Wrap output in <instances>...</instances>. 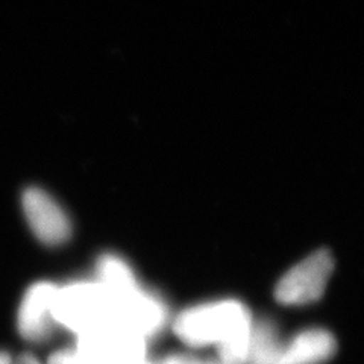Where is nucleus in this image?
<instances>
[{"label": "nucleus", "mask_w": 364, "mask_h": 364, "mask_svg": "<svg viewBox=\"0 0 364 364\" xmlns=\"http://www.w3.org/2000/svg\"><path fill=\"white\" fill-rule=\"evenodd\" d=\"M254 323L245 304L220 299L181 311L172 326L178 338L190 348L214 346L220 364H246Z\"/></svg>", "instance_id": "nucleus-1"}, {"label": "nucleus", "mask_w": 364, "mask_h": 364, "mask_svg": "<svg viewBox=\"0 0 364 364\" xmlns=\"http://www.w3.org/2000/svg\"><path fill=\"white\" fill-rule=\"evenodd\" d=\"M53 317L77 337L100 328L116 326V302L112 294L96 281H81L56 289Z\"/></svg>", "instance_id": "nucleus-2"}, {"label": "nucleus", "mask_w": 364, "mask_h": 364, "mask_svg": "<svg viewBox=\"0 0 364 364\" xmlns=\"http://www.w3.org/2000/svg\"><path fill=\"white\" fill-rule=\"evenodd\" d=\"M334 270L333 255L316 250L290 267L275 287V298L287 306H304L322 298Z\"/></svg>", "instance_id": "nucleus-3"}, {"label": "nucleus", "mask_w": 364, "mask_h": 364, "mask_svg": "<svg viewBox=\"0 0 364 364\" xmlns=\"http://www.w3.org/2000/svg\"><path fill=\"white\" fill-rule=\"evenodd\" d=\"M75 348L95 364H140L147 360V340L114 326L79 336Z\"/></svg>", "instance_id": "nucleus-4"}, {"label": "nucleus", "mask_w": 364, "mask_h": 364, "mask_svg": "<svg viewBox=\"0 0 364 364\" xmlns=\"http://www.w3.org/2000/svg\"><path fill=\"white\" fill-rule=\"evenodd\" d=\"M23 210L26 220L43 243L60 245L70 235V222L67 214L48 193L40 188H29L23 195Z\"/></svg>", "instance_id": "nucleus-5"}, {"label": "nucleus", "mask_w": 364, "mask_h": 364, "mask_svg": "<svg viewBox=\"0 0 364 364\" xmlns=\"http://www.w3.org/2000/svg\"><path fill=\"white\" fill-rule=\"evenodd\" d=\"M337 350L334 336L323 328H309L290 338L279 337L269 364H323Z\"/></svg>", "instance_id": "nucleus-6"}, {"label": "nucleus", "mask_w": 364, "mask_h": 364, "mask_svg": "<svg viewBox=\"0 0 364 364\" xmlns=\"http://www.w3.org/2000/svg\"><path fill=\"white\" fill-rule=\"evenodd\" d=\"M56 289L50 282H37L26 291L17 316V326L23 338L41 341L50 336L56 325L53 317Z\"/></svg>", "instance_id": "nucleus-7"}, {"label": "nucleus", "mask_w": 364, "mask_h": 364, "mask_svg": "<svg viewBox=\"0 0 364 364\" xmlns=\"http://www.w3.org/2000/svg\"><path fill=\"white\" fill-rule=\"evenodd\" d=\"M48 364H95L91 360H88L82 352H79L76 348L70 349H61L58 352L52 354Z\"/></svg>", "instance_id": "nucleus-8"}, {"label": "nucleus", "mask_w": 364, "mask_h": 364, "mask_svg": "<svg viewBox=\"0 0 364 364\" xmlns=\"http://www.w3.org/2000/svg\"><path fill=\"white\" fill-rule=\"evenodd\" d=\"M156 364H203L195 357L190 355H182V354H175V355H168L163 361H159Z\"/></svg>", "instance_id": "nucleus-9"}, {"label": "nucleus", "mask_w": 364, "mask_h": 364, "mask_svg": "<svg viewBox=\"0 0 364 364\" xmlns=\"http://www.w3.org/2000/svg\"><path fill=\"white\" fill-rule=\"evenodd\" d=\"M13 364H41V363L31 354H23L16 361H13Z\"/></svg>", "instance_id": "nucleus-10"}, {"label": "nucleus", "mask_w": 364, "mask_h": 364, "mask_svg": "<svg viewBox=\"0 0 364 364\" xmlns=\"http://www.w3.org/2000/svg\"><path fill=\"white\" fill-rule=\"evenodd\" d=\"M0 364H13V358L6 352H0Z\"/></svg>", "instance_id": "nucleus-11"}, {"label": "nucleus", "mask_w": 364, "mask_h": 364, "mask_svg": "<svg viewBox=\"0 0 364 364\" xmlns=\"http://www.w3.org/2000/svg\"><path fill=\"white\" fill-rule=\"evenodd\" d=\"M140 364H156V363H152V361H149V360H144V361L140 363Z\"/></svg>", "instance_id": "nucleus-12"}, {"label": "nucleus", "mask_w": 364, "mask_h": 364, "mask_svg": "<svg viewBox=\"0 0 364 364\" xmlns=\"http://www.w3.org/2000/svg\"><path fill=\"white\" fill-rule=\"evenodd\" d=\"M203 364H220V363H203Z\"/></svg>", "instance_id": "nucleus-13"}]
</instances>
